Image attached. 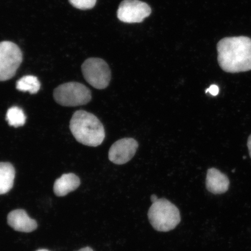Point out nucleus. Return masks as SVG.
I'll return each mask as SVG.
<instances>
[{"mask_svg":"<svg viewBox=\"0 0 251 251\" xmlns=\"http://www.w3.org/2000/svg\"><path fill=\"white\" fill-rule=\"evenodd\" d=\"M149 221L156 231L167 232L174 230L180 224L179 210L174 204L165 199H160L150 207Z\"/></svg>","mask_w":251,"mask_h":251,"instance_id":"obj_3","label":"nucleus"},{"mask_svg":"<svg viewBox=\"0 0 251 251\" xmlns=\"http://www.w3.org/2000/svg\"><path fill=\"white\" fill-rule=\"evenodd\" d=\"M70 128L75 139L84 146L98 147L105 139V129L101 122L92 113L83 110L74 113Z\"/></svg>","mask_w":251,"mask_h":251,"instance_id":"obj_2","label":"nucleus"},{"mask_svg":"<svg viewBox=\"0 0 251 251\" xmlns=\"http://www.w3.org/2000/svg\"><path fill=\"white\" fill-rule=\"evenodd\" d=\"M151 13V9L147 3L139 0H124L119 6L117 17L125 23H140Z\"/></svg>","mask_w":251,"mask_h":251,"instance_id":"obj_7","label":"nucleus"},{"mask_svg":"<svg viewBox=\"0 0 251 251\" xmlns=\"http://www.w3.org/2000/svg\"><path fill=\"white\" fill-rule=\"evenodd\" d=\"M15 168L11 163L0 162V195L9 192L14 186Z\"/></svg>","mask_w":251,"mask_h":251,"instance_id":"obj_12","label":"nucleus"},{"mask_svg":"<svg viewBox=\"0 0 251 251\" xmlns=\"http://www.w3.org/2000/svg\"><path fill=\"white\" fill-rule=\"evenodd\" d=\"M80 180L74 174H64L56 179L54 185V192L56 196L64 197L79 187Z\"/></svg>","mask_w":251,"mask_h":251,"instance_id":"obj_11","label":"nucleus"},{"mask_svg":"<svg viewBox=\"0 0 251 251\" xmlns=\"http://www.w3.org/2000/svg\"><path fill=\"white\" fill-rule=\"evenodd\" d=\"M41 84L37 78L32 75H26L20 78L16 84V88L19 91L29 92L31 94H36L40 89Z\"/></svg>","mask_w":251,"mask_h":251,"instance_id":"obj_13","label":"nucleus"},{"mask_svg":"<svg viewBox=\"0 0 251 251\" xmlns=\"http://www.w3.org/2000/svg\"><path fill=\"white\" fill-rule=\"evenodd\" d=\"M23 60V52L16 44L9 41L0 42V81L13 77Z\"/></svg>","mask_w":251,"mask_h":251,"instance_id":"obj_5","label":"nucleus"},{"mask_svg":"<svg viewBox=\"0 0 251 251\" xmlns=\"http://www.w3.org/2000/svg\"><path fill=\"white\" fill-rule=\"evenodd\" d=\"M77 251H94L90 247H86L84 248V249H81Z\"/></svg>","mask_w":251,"mask_h":251,"instance_id":"obj_19","label":"nucleus"},{"mask_svg":"<svg viewBox=\"0 0 251 251\" xmlns=\"http://www.w3.org/2000/svg\"><path fill=\"white\" fill-rule=\"evenodd\" d=\"M36 251H50L47 250H45V249H42V250H37Z\"/></svg>","mask_w":251,"mask_h":251,"instance_id":"obj_20","label":"nucleus"},{"mask_svg":"<svg viewBox=\"0 0 251 251\" xmlns=\"http://www.w3.org/2000/svg\"><path fill=\"white\" fill-rule=\"evenodd\" d=\"M247 146L248 148H249L250 155L251 158V135H250L249 139H248Z\"/></svg>","mask_w":251,"mask_h":251,"instance_id":"obj_17","label":"nucleus"},{"mask_svg":"<svg viewBox=\"0 0 251 251\" xmlns=\"http://www.w3.org/2000/svg\"><path fill=\"white\" fill-rule=\"evenodd\" d=\"M7 222L14 230L24 233H30L37 227L35 220L30 218L23 209H16L9 213Z\"/></svg>","mask_w":251,"mask_h":251,"instance_id":"obj_9","label":"nucleus"},{"mask_svg":"<svg viewBox=\"0 0 251 251\" xmlns=\"http://www.w3.org/2000/svg\"><path fill=\"white\" fill-rule=\"evenodd\" d=\"M159 199L156 195H152L151 197V201L152 203H154L158 200Z\"/></svg>","mask_w":251,"mask_h":251,"instance_id":"obj_18","label":"nucleus"},{"mask_svg":"<svg viewBox=\"0 0 251 251\" xmlns=\"http://www.w3.org/2000/svg\"><path fill=\"white\" fill-rule=\"evenodd\" d=\"M56 103L64 106H77L87 104L92 100V92L84 84L68 82L55 88L53 94Z\"/></svg>","mask_w":251,"mask_h":251,"instance_id":"obj_4","label":"nucleus"},{"mask_svg":"<svg viewBox=\"0 0 251 251\" xmlns=\"http://www.w3.org/2000/svg\"><path fill=\"white\" fill-rule=\"evenodd\" d=\"M83 77L95 89L102 90L109 86L111 72L106 62L102 59L90 58L81 65Z\"/></svg>","mask_w":251,"mask_h":251,"instance_id":"obj_6","label":"nucleus"},{"mask_svg":"<svg viewBox=\"0 0 251 251\" xmlns=\"http://www.w3.org/2000/svg\"><path fill=\"white\" fill-rule=\"evenodd\" d=\"M71 4L74 7L81 9V10H87L94 7L97 0H69Z\"/></svg>","mask_w":251,"mask_h":251,"instance_id":"obj_15","label":"nucleus"},{"mask_svg":"<svg viewBox=\"0 0 251 251\" xmlns=\"http://www.w3.org/2000/svg\"><path fill=\"white\" fill-rule=\"evenodd\" d=\"M139 144L132 138H124L112 144L109 151V161L117 165L129 162L136 154Z\"/></svg>","mask_w":251,"mask_h":251,"instance_id":"obj_8","label":"nucleus"},{"mask_svg":"<svg viewBox=\"0 0 251 251\" xmlns=\"http://www.w3.org/2000/svg\"><path fill=\"white\" fill-rule=\"evenodd\" d=\"M6 121L11 126H23L26 123V117L23 110L18 106H12L8 109L6 114Z\"/></svg>","mask_w":251,"mask_h":251,"instance_id":"obj_14","label":"nucleus"},{"mask_svg":"<svg viewBox=\"0 0 251 251\" xmlns=\"http://www.w3.org/2000/svg\"><path fill=\"white\" fill-rule=\"evenodd\" d=\"M206 93H209L213 96H216L219 93V88L217 85L213 84V85L210 86L209 88L206 90Z\"/></svg>","mask_w":251,"mask_h":251,"instance_id":"obj_16","label":"nucleus"},{"mask_svg":"<svg viewBox=\"0 0 251 251\" xmlns=\"http://www.w3.org/2000/svg\"><path fill=\"white\" fill-rule=\"evenodd\" d=\"M220 67L227 73L251 70V39L246 36L225 37L217 45Z\"/></svg>","mask_w":251,"mask_h":251,"instance_id":"obj_1","label":"nucleus"},{"mask_svg":"<svg viewBox=\"0 0 251 251\" xmlns=\"http://www.w3.org/2000/svg\"><path fill=\"white\" fill-rule=\"evenodd\" d=\"M230 181L226 175L216 168L209 169L207 172L206 187L214 194L225 193L228 190Z\"/></svg>","mask_w":251,"mask_h":251,"instance_id":"obj_10","label":"nucleus"}]
</instances>
